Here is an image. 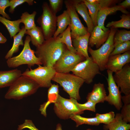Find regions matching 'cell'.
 Here are the masks:
<instances>
[{
    "label": "cell",
    "instance_id": "obj_2",
    "mask_svg": "<svg viewBox=\"0 0 130 130\" xmlns=\"http://www.w3.org/2000/svg\"><path fill=\"white\" fill-rule=\"evenodd\" d=\"M39 87L34 81L21 75L9 87L5 98L19 100L34 94Z\"/></svg>",
    "mask_w": 130,
    "mask_h": 130
},
{
    "label": "cell",
    "instance_id": "obj_31",
    "mask_svg": "<svg viewBox=\"0 0 130 130\" xmlns=\"http://www.w3.org/2000/svg\"><path fill=\"white\" fill-rule=\"evenodd\" d=\"M130 31L125 30L118 31L115 34L113 38V46L114 48L120 43L130 41Z\"/></svg>",
    "mask_w": 130,
    "mask_h": 130
},
{
    "label": "cell",
    "instance_id": "obj_44",
    "mask_svg": "<svg viewBox=\"0 0 130 130\" xmlns=\"http://www.w3.org/2000/svg\"><path fill=\"white\" fill-rule=\"evenodd\" d=\"M56 130H62L61 125L60 124L57 125Z\"/></svg>",
    "mask_w": 130,
    "mask_h": 130
},
{
    "label": "cell",
    "instance_id": "obj_9",
    "mask_svg": "<svg viewBox=\"0 0 130 130\" xmlns=\"http://www.w3.org/2000/svg\"><path fill=\"white\" fill-rule=\"evenodd\" d=\"M85 59L77 53L71 52L66 48L53 67L57 72L69 73L78 64Z\"/></svg>",
    "mask_w": 130,
    "mask_h": 130
},
{
    "label": "cell",
    "instance_id": "obj_6",
    "mask_svg": "<svg viewBox=\"0 0 130 130\" xmlns=\"http://www.w3.org/2000/svg\"><path fill=\"white\" fill-rule=\"evenodd\" d=\"M38 66L34 69H27L22 75L34 81L39 87L49 88L52 84L51 81L56 72L55 70L52 67Z\"/></svg>",
    "mask_w": 130,
    "mask_h": 130
},
{
    "label": "cell",
    "instance_id": "obj_14",
    "mask_svg": "<svg viewBox=\"0 0 130 130\" xmlns=\"http://www.w3.org/2000/svg\"><path fill=\"white\" fill-rule=\"evenodd\" d=\"M130 62V51H129L122 54L110 56L106 64L105 69L115 73Z\"/></svg>",
    "mask_w": 130,
    "mask_h": 130
},
{
    "label": "cell",
    "instance_id": "obj_30",
    "mask_svg": "<svg viewBox=\"0 0 130 130\" xmlns=\"http://www.w3.org/2000/svg\"><path fill=\"white\" fill-rule=\"evenodd\" d=\"M36 13L35 11L31 14L27 12L22 13L20 19L21 22L24 24V28L26 30L31 29L36 26L34 19Z\"/></svg>",
    "mask_w": 130,
    "mask_h": 130
},
{
    "label": "cell",
    "instance_id": "obj_20",
    "mask_svg": "<svg viewBox=\"0 0 130 130\" xmlns=\"http://www.w3.org/2000/svg\"><path fill=\"white\" fill-rule=\"evenodd\" d=\"M75 7L76 11L81 16L85 22L88 32L91 33L94 26L89 14L87 8L83 0H75Z\"/></svg>",
    "mask_w": 130,
    "mask_h": 130
},
{
    "label": "cell",
    "instance_id": "obj_7",
    "mask_svg": "<svg viewBox=\"0 0 130 130\" xmlns=\"http://www.w3.org/2000/svg\"><path fill=\"white\" fill-rule=\"evenodd\" d=\"M42 8V14L37 21L46 40L53 37L56 30L57 16L51 11L47 2L43 3Z\"/></svg>",
    "mask_w": 130,
    "mask_h": 130
},
{
    "label": "cell",
    "instance_id": "obj_26",
    "mask_svg": "<svg viewBox=\"0 0 130 130\" xmlns=\"http://www.w3.org/2000/svg\"><path fill=\"white\" fill-rule=\"evenodd\" d=\"M56 38L58 42L65 45L71 52L74 53H77L72 45L70 25L62 33Z\"/></svg>",
    "mask_w": 130,
    "mask_h": 130
},
{
    "label": "cell",
    "instance_id": "obj_12",
    "mask_svg": "<svg viewBox=\"0 0 130 130\" xmlns=\"http://www.w3.org/2000/svg\"><path fill=\"white\" fill-rule=\"evenodd\" d=\"M107 72L109 94L107 96L105 101L113 105L117 110H119L123 106L121 92L113 79V72L108 70H107Z\"/></svg>",
    "mask_w": 130,
    "mask_h": 130
},
{
    "label": "cell",
    "instance_id": "obj_1",
    "mask_svg": "<svg viewBox=\"0 0 130 130\" xmlns=\"http://www.w3.org/2000/svg\"><path fill=\"white\" fill-rule=\"evenodd\" d=\"M66 48L65 45L52 37L45 40L41 45L36 47L35 54L43 66L53 67Z\"/></svg>",
    "mask_w": 130,
    "mask_h": 130
},
{
    "label": "cell",
    "instance_id": "obj_37",
    "mask_svg": "<svg viewBox=\"0 0 130 130\" xmlns=\"http://www.w3.org/2000/svg\"><path fill=\"white\" fill-rule=\"evenodd\" d=\"M34 1L33 0H9L10 7L9 12L13 13L15 10V8L17 6L25 3H27L29 5H32Z\"/></svg>",
    "mask_w": 130,
    "mask_h": 130
},
{
    "label": "cell",
    "instance_id": "obj_40",
    "mask_svg": "<svg viewBox=\"0 0 130 130\" xmlns=\"http://www.w3.org/2000/svg\"><path fill=\"white\" fill-rule=\"evenodd\" d=\"M9 6V0H0V14L3 17L8 19L11 18L9 15L5 12V9Z\"/></svg>",
    "mask_w": 130,
    "mask_h": 130
},
{
    "label": "cell",
    "instance_id": "obj_35",
    "mask_svg": "<svg viewBox=\"0 0 130 130\" xmlns=\"http://www.w3.org/2000/svg\"><path fill=\"white\" fill-rule=\"evenodd\" d=\"M74 101L78 108L82 111L87 110L95 112L96 111V104L93 102L87 100L85 103L81 104L78 103L77 100L73 98Z\"/></svg>",
    "mask_w": 130,
    "mask_h": 130
},
{
    "label": "cell",
    "instance_id": "obj_11",
    "mask_svg": "<svg viewBox=\"0 0 130 130\" xmlns=\"http://www.w3.org/2000/svg\"><path fill=\"white\" fill-rule=\"evenodd\" d=\"M75 0L64 1L67 9L69 11L71 20L70 25L72 39L83 36L88 33L87 28L84 26L80 20L75 7Z\"/></svg>",
    "mask_w": 130,
    "mask_h": 130
},
{
    "label": "cell",
    "instance_id": "obj_45",
    "mask_svg": "<svg viewBox=\"0 0 130 130\" xmlns=\"http://www.w3.org/2000/svg\"><path fill=\"white\" fill-rule=\"evenodd\" d=\"M86 130H92L91 129H87Z\"/></svg>",
    "mask_w": 130,
    "mask_h": 130
},
{
    "label": "cell",
    "instance_id": "obj_4",
    "mask_svg": "<svg viewBox=\"0 0 130 130\" xmlns=\"http://www.w3.org/2000/svg\"><path fill=\"white\" fill-rule=\"evenodd\" d=\"M30 41V36L27 35L24 41V47L20 53L7 59L6 64L8 67L15 68L22 65H26L31 68L35 65H42L40 59L35 55V51L31 48L29 44Z\"/></svg>",
    "mask_w": 130,
    "mask_h": 130
},
{
    "label": "cell",
    "instance_id": "obj_8",
    "mask_svg": "<svg viewBox=\"0 0 130 130\" xmlns=\"http://www.w3.org/2000/svg\"><path fill=\"white\" fill-rule=\"evenodd\" d=\"M100 71L99 66L91 56L78 64L71 72L83 79L86 83L90 84L97 75L101 74Z\"/></svg>",
    "mask_w": 130,
    "mask_h": 130
},
{
    "label": "cell",
    "instance_id": "obj_39",
    "mask_svg": "<svg viewBox=\"0 0 130 130\" xmlns=\"http://www.w3.org/2000/svg\"><path fill=\"white\" fill-rule=\"evenodd\" d=\"M120 113L123 119L126 122H130V103H124Z\"/></svg>",
    "mask_w": 130,
    "mask_h": 130
},
{
    "label": "cell",
    "instance_id": "obj_32",
    "mask_svg": "<svg viewBox=\"0 0 130 130\" xmlns=\"http://www.w3.org/2000/svg\"><path fill=\"white\" fill-rule=\"evenodd\" d=\"M88 10V13L91 17L94 27L97 25V17L99 10L101 8L97 4H91L87 2L85 0H83Z\"/></svg>",
    "mask_w": 130,
    "mask_h": 130
},
{
    "label": "cell",
    "instance_id": "obj_28",
    "mask_svg": "<svg viewBox=\"0 0 130 130\" xmlns=\"http://www.w3.org/2000/svg\"><path fill=\"white\" fill-rule=\"evenodd\" d=\"M70 118L75 122L76 127L84 124L98 126L100 124L95 117L87 118L82 117L80 115L73 114L71 116Z\"/></svg>",
    "mask_w": 130,
    "mask_h": 130
},
{
    "label": "cell",
    "instance_id": "obj_15",
    "mask_svg": "<svg viewBox=\"0 0 130 130\" xmlns=\"http://www.w3.org/2000/svg\"><path fill=\"white\" fill-rule=\"evenodd\" d=\"M110 32V30L105 32L97 25L94 27L91 33L88 45L91 47L95 46L98 49L106 41Z\"/></svg>",
    "mask_w": 130,
    "mask_h": 130
},
{
    "label": "cell",
    "instance_id": "obj_33",
    "mask_svg": "<svg viewBox=\"0 0 130 130\" xmlns=\"http://www.w3.org/2000/svg\"><path fill=\"white\" fill-rule=\"evenodd\" d=\"M115 116L114 112L112 111L103 114L97 113L96 114L95 117L100 124L103 123L106 125L114 121Z\"/></svg>",
    "mask_w": 130,
    "mask_h": 130
},
{
    "label": "cell",
    "instance_id": "obj_16",
    "mask_svg": "<svg viewBox=\"0 0 130 130\" xmlns=\"http://www.w3.org/2000/svg\"><path fill=\"white\" fill-rule=\"evenodd\" d=\"M117 11H120L125 14H127L129 13L126 8L119 5L101 9L99 10L98 14L97 19V26L104 31H107L109 29L105 27L104 25V21L107 17L108 15Z\"/></svg>",
    "mask_w": 130,
    "mask_h": 130
},
{
    "label": "cell",
    "instance_id": "obj_42",
    "mask_svg": "<svg viewBox=\"0 0 130 130\" xmlns=\"http://www.w3.org/2000/svg\"><path fill=\"white\" fill-rule=\"evenodd\" d=\"M122 7L126 8L129 7L130 6V0H125L120 3L119 5Z\"/></svg>",
    "mask_w": 130,
    "mask_h": 130
},
{
    "label": "cell",
    "instance_id": "obj_29",
    "mask_svg": "<svg viewBox=\"0 0 130 130\" xmlns=\"http://www.w3.org/2000/svg\"><path fill=\"white\" fill-rule=\"evenodd\" d=\"M121 19L117 21H113L109 22L106 27L116 29L123 28L129 29L130 28V15L126 14H123L120 16Z\"/></svg>",
    "mask_w": 130,
    "mask_h": 130
},
{
    "label": "cell",
    "instance_id": "obj_13",
    "mask_svg": "<svg viewBox=\"0 0 130 130\" xmlns=\"http://www.w3.org/2000/svg\"><path fill=\"white\" fill-rule=\"evenodd\" d=\"M113 78L121 93L130 94V66L126 64L120 70L115 73Z\"/></svg>",
    "mask_w": 130,
    "mask_h": 130
},
{
    "label": "cell",
    "instance_id": "obj_5",
    "mask_svg": "<svg viewBox=\"0 0 130 130\" xmlns=\"http://www.w3.org/2000/svg\"><path fill=\"white\" fill-rule=\"evenodd\" d=\"M117 29L111 27L108 37L106 41L98 49L94 50L90 46L88 52L93 61L99 66L100 71L105 69V66L110 54L114 48L113 40Z\"/></svg>",
    "mask_w": 130,
    "mask_h": 130
},
{
    "label": "cell",
    "instance_id": "obj_18",
    "mask_svg": "<svg viewBox=\"0 0 130 130\" xmlns=\"http://www.w3.org/2000/svg\"><path fill=\"white\" fill-rule=\"evenodd\" d=\"M22 74L17 69L0 71V89L11 86Z\"/></svg>",
    "mask_w": 130,
    "mask_h": 130
},
{
    "label": "cell",
    "instance_id": "obj_34",
    "mask_svg": "<svg viewBox=\"0 0 130 130\" xmlns=\"http://www.w3.org/2000/svg\"><path fill=\"white\" fill-rule=\"evenodd\" d=\"M130 41H128L119 44L116 46L110 54V56L123 53L130 51Z\"/></svg>",
    "mask_w": 130,
    "mask_h": 130
},
{
    "label": "cell",
    "instance_id": "obj_3",
    "mask_svg": "<svg viewBox=\"0 0 130 130\" xmlns=\"http://www.w3.org/2000/svg\"><path fill=\"white\" fill-rule=\"evenodd\" d=\"M52 80L59 84L70 98L80 100L79 90L85 82L83 79L73 74L56 72Z\"/></svg>",
    "mask_w": 130,
    "mask_h": 130
},
{
    "label": "cell",
    "instance_id": "obj_21",
    "mask_svg": "<svg viewBox=\"0 0 130 130\" xmlns=\"http://www.w3.org/2000/svg\"><path fill=\"white\" fill-rule=\"evenodd\" d=\"M59 86L58 84H52L48 91L47 100L46 102L40 105L39 110L44 116H46V109L51 103H55L59 95Z\"/></svg>",
    "mask_w": 130,
    "mask_h": 130
},
{
    "label": "cell",
    "instance_id": "obj_23",
    "mask_svg": "<svg viewBox=\"0 0 130 130\" xmlns=\"http://www.w3.org/2000/svg\"><path fill=\"white\" fill-rule=\"evenodd\" d=\"M26 30L24 26H22L18 33L13 37V42L11 48L8 51L5 58L6 59L12 57L14 53L18 52L20 46H24L23 38L25 34Z\"/></svg>",
    "mask_w": 130,
    "mask_h": 130
},
{
    "label": "cell",
    "instance_id": "obj_10",
    "mask_svg": "<svg viewBox=\"0 0 130 130\" xmlns=\"http://www.w3.org/2000/svg\"><path fill=\"white\" fill-rule=\"evenodd\" d=\"M73 98H65L59 94L56 102L54 103V111L60 119H67L73 114L80 115L84 113L78 108L74 102Z\"/></svg>",
    "mask_w": 130,
    "mask_h": 130
},
{
    "label": "cell",
    "instance_id": "obj_36",
    "mask_svg": "<svg viewBox=\"0 0 130 130\" xmlns=\"http://www.w3.org/2000/svg\"><path fill=\"white\" fill-rule=\"evenodd\" d=\"M91 4H97L100 6L101 8L110 7L112 5H115L118 1L116 0H85Z\"/></svg>",
    "mask_w": 130,
    "mask_h": 130
},
{
    "label": "cell",
    "instance_id": "obj_38",
    "mask_svg": "<svg viewBox=\"0 0 130 130\" xmlns=\"http://www.w3.org/2000/svg\"><path fill=\"white\" fill-rule=\"evenodd\" d=\"M49 7L51 11L56 14L61 9L63 0H49Z\"/></svg>",
    "mask_w": 130,
    "mask_h": 130
},
{
    "label": "cell",
    "instance_id": "obj_17",
    "mask_svg": "<svg viewBox=\"0 0 130 130\" xmlns=\"http://www.w3.org/2000/svg\"><path fill=\"white\" fill-rule=\"evenodd\" d=\"M91 33L72 39V45L78 54L86 58L89 57L88 51L89 39Z\"/></svg>",
    "mask_w": 130,
    "mask_h": 130
},
{
    "label": "cell",
    "instance_id": "obj_25",
    "mask_svg": "<svg viewBox=\"0 0 130 130\" xmlns=\"http://www.w3.org/2000/svg\"><path fill=\"white\" fill-rule=\"evenodd\" d=\"M104 129L109 130H129L130 124L122 119L120 113H117L114 121L104 126Z\"/></svg>",
    "mask_w": 130,
    "mask_h": 130
},
{
    "label": "cell",
    "instance_id": "obj_24",
    "mask_svg": "<svg viewBox=\"0 0 130 130\" xmlns=\"http://www.w3.org/2000/svg\"><path fill=\"white\" fill-rule=\"evenodd\" d=\"M25 34L30 36L32 44L36 47L41 45L45 40L42 30L38 26L26 30Z\"/></svg>",
    "mask_w": 130,
    "mask_h": 130
},
{
    "label": "cell",
    "instance_id": "obj_27",
    "mask_svg": "<svg viewBox=\"0 0 130 130\" xmlns=\"http://www.w3.org/2000/svg\"><path fill=\"white\" fill-rule=\"evenodd\" d=\"M0 22L6 27L11 38L16 35L21 30L20 28V24L21 23L20 19L12 21L0 16Z\"/></svg>",
    "mask_w": 130,
    "mask_h": 130
},
{
    "label": "cell",
    "instance_id": "obj_19",
    "mask_svg": "<svg viewBox=\"0 0 130 130\" xmlns=\"http://www.w3.org/2000/svg\"><path fill=\"white\" fill-rule=\"evenodd\" d=\"M107 96L104 84L99 82L94 84L91 91L88 93L86 99L87 100L92 101L97 104L104 103Z\"/></svg>",
    "mask_w": 130,
    "mask_h": 130
},
{
    "label": "cell",
    "instance_id": "obj_22",
    "mask_svg": "<svg viewBox=\"0 0 130 130\" xmlns=\"http://www.w3.org/2000/svg\"><path fill=\"white\" fill-rule=\"evenodd\" d=\"M57 27L53 37L54 38L62 33L67 26L70 25L71 20L68 9L65 10L62 14L57 16Z\"/></svg>",
    "mask_w": 130,
    "mask_h": 130
},
{
    "label": "cell",
    "instance_id": "obj_43",
    "mask_svg": "<svg viewBox=\"0 0 130 130\" xmlns=\"http://www.w3.org/2000/svg\"><path fill=\"white\" fill-rule=\"evenodd\" d=\"M7 40L6 38L0 32V43H4L6 42Z\"/></svg>",
    "mask_w": 130,
    "mask_h": 130
},
{
    "label": "cell",
    "instance_id": "obj_41",
    "mask_svg": "<svg viewBox=\"0 0 130 130\" xmlns=\"http://www.w3.org/2000/svg\"><path fill=\"white\" fill-rule=\"evenodd\" d=\"M26 128L30 130H39L35 127L32 121L29 119L25 120L23 124L19 125L18 130H22Z\"/></svg>",
    "mask_w": 130,
    "mask_h": 130
}]
</instances>
